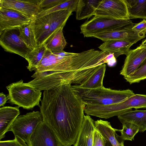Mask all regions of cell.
I'll return each mask as SVG.
<instances>
[{
	"label": "cell",
	"mask_w": 146,
	"mask_h": 146,
	"mask_svg": "<svg viewBox=\"0 0 146 146\" xmlns=\"http://www.w3.org/2000/svg\"><path fill=\"white\" fill-rule=\"evenodd\" d=\"M98 64L97 54L94 49L78 53L64 50L53 53L46 49L31 76L34 79L25 84L40 91L68 82L80 85L92 74Z\"/></svg>",
	"instance_id": "6da1fadb"
},
{
	"label": "cell",
	"mask_w": 146,
	"mask_h": 146,
	"mask_svg": "<svg viewBox=\"0 0 146 146\" xmlns=\"http://www.w3.org/2000/svg\"><path fill=\"white\" fill-rule=\"evenodd\" d=\"M70 82L44 90L40 112L43 121L51 129L62 146L76 142L84 116L86 105Z\"/></svg>",
	"instance_id": "7a4b0ae2"
},
{
	"label": "cell",
	"mask_w": 146,
	"mask_h": 146,
	"mask_svg": "<svg viewBox=\"0 0 146 146\" xmlns=\"http://www.w3.org/2000/svg\"><path fill=\"white\" fill-rule=\"evenodd\" d=\"M72 86L86 105H107L117 104L135 94L129 89L115 90L106 88L103 86L95 89L80 88L76 85Z\"/></svg>",
	"instance_id": "3957f363"
},
{
	"label": "cell",
	"mask_w": 146,
	"mask_h": 146,
	"mask_svg": "<svg viewBox=\"0 0 146 146\" xmlns=\"http://www.w3.org/2000/svg\"><path fill=\"white\" fill-rule=\"evenodd\" d=\"M146 108V95L135 94L118 103L107 105H86L87 115L108 119L132 110V108Z\"/></svg>",
	"instance_id": "277c9868"
},
{
	"label": "cell",
	"mask_w": 146,
	"mask_h": 146,
	"mask_svg": "<svg viewBox=\"0 0 146 146\" xmlns=\"http://www.w3.org/2000/svg\"><path fill=\"white\" fill-rule=\"evenodd\" d=\"M9 102L24 109H31L36 106L40 107L41 91L25 84L23 80L13 83L6 86Z\"/></svg>",
	"instance_id": "5b68a950"
},
{
	"label": "cell",
	"mask_w": 146,
	"mask_h": 146,
	"mask_svg": "<svg viewBox=\"0 0 146 146\" xmlns=\"http://www.w3.org/2000/svg\"><path fill=\"white\" fill-rule=\"evenodd\" d=\"M135 24L130 19H119L94 16L80 26L84 37H92L102 33L131 29Z\"/></svg>",
	"instance_id": "8992f818"
},
{
	"label": "cell",
	"mask_w": 146,
	"mask_h": 146,
	"mask_svg": "<svg viewBox=\"0 0 146 146\" xmlns=\"http://www.w3.org/2000/svg\"><path fill=\"white\" fill-rule=\"evenodd\" d=\"M43 121L40 111H35L18 116L8 129L15 136H17L28 145L32 134L38 124Z\"/></svg>",
	"instance_id": "52a82bcc"
},
{
	"label": "cell",
	"mask_w": 146,
	"mask_h": 146,
	"mask_svg": "<svg viewBox=\"0 0 146 146\" xmlns=\"http://www.w3.org/2000/svg\"><path fill=\"white\" fill-rule=\"evenodd\" d=\"M18 28L6 30L0 33V44L5 51L17 54L25 59L27 54L31 50L20 36Z\"/></svg>",
	"instance_id": "ba28073f"
},
{
	"label": "cell",
	"mask_w": 146,
	"mask_h": 146,
	"mask_svg": "<svg viewBox=\"0 0 146 146\" xmlns=\"http://www.w3.org/2000/svg\"><path fill=\"white\" fill-rule=\"evenodd\" d=\"M94 16L119 19H130L124 0H101Z\"/></svg>",
	"instance_id": "9c48e42d"
},
{
	"label": "cell",
	"mask_w": 146,
	"mask_h": 146,
	"mask_svg": "<svg viewBox=\"0 0 146 146\" xmlns=\"http://www.w3.org/2000/svg\"><path fill=\"white\" fill-rule=\"evenodd\" d=\"M29 146H62L51 129L43 121L40 123L32 135Z\"/></svg>",
	"instance_id": "30bf717a"
},
{
	"label": "cell",
	"mask_w": 146,
	"mask_h": 146,
	"mask_svg": "<svg viewBox=\"0 0 146 146\" xmlns=\"http://www.w3.org/2000/svg\"><path fill=\"white\" fill-rule=\"evenodd\" d=\"M31 20L16 10L0 7V33L6 30L18 28Z\"/></svg>",
	"instance_id": "8fae6325"
},
{
	"label": "cell",
	"mask_w": 146,
	"mask_h": 146,
	"mask_svg": "<svg viewBox=\"0 0 146 146\" xmlns=\"http://www.w3.org/2000/svg\"><path fill=\"white\" fill-rule=\"evenodd\" d=\"M41 0H0V7L16 10L32 20L41 11Z\"/></svg>",
	"instance_id": "7c38bea8"
},
{
	"label": "cell",
	"mask_w": 146,
	"mask_h": 146,
	"mask_svg": "<svg viewBox=\"0 0 146 146\" xmlns=\"http://www.w3.org/2000/svg\"><path fill=\"white\" fill-rule=\"evenodd\" d=\"M126 55L120 73L124 78L133 74L141 65L146 58V48L139 46L135 49L129 50Z\"/></svg>",
	"instance_id": "4fadbf2b"
},
{
	"label": "cell",
	"mask_w": 146,
	"mask_h": 146,
	"mask_svg": "<svg viewBox=\"0 0 146 146\" xmlns=\"http://www.w3.org/2000/svg\"><path fill=\"white\" fill-rule=\"evenodd\" d=\"M94 121L89 115H84L83 123L73 146H93Z\"/></svg>",
	"instance_id": "5bb4252c"
},
{
	"label": "cell",
	"mask_w": 146,
	"mask_h": 146,
	"mask_svg": "<svg viewBox=\"0 0 146 146\" xmlns=\"http://www.w3.org/2000/svg\"><path fill=\"white\" fill-rule=\"evenodd\" d=\"M92 37L97 38L104 42L111 40H122L134 44L142 39L131 29L101 33L95 35Z\"/></svg>",
	"instance_id": "9a60e30c"
},
{
	"label": "cell",
	"mask_w": 146,
	"mask_h": 146,
	"mask_svg": "<svg viewBox=\"0 0 146 146\" xmlns=\"http://www.w3.org/2000/svg\"><path fill=\"white\" fill-rule=\"evenodd\" d=\"M31 23L37 47L39 46L44 43L47 38L50 27L49 14L31 20Z\"/></svg>",
	"instance_id": "2e32d148"
},
{
	"label": "cell",
	"mask_w": 146,
	"mask_h": 146,
	"mask_svg": "<svg viewBox=\"0 0 146 146\" xmlns=\"http://www.w3.org/2000/svg\"><path fill=\"white\" fill-rule=\"evenodd\" d=\"M18 106L0 108V140L4 138L10 126L20 113Z\"/></svg>",
	"instance_id": "e0dca14e"
},
{
	"label": "cell",
	"mask_w": 146,
	"mask_h": 146,
	"mask_svg": "<svg viewBox=\"0 0 146 146\" xmlns=\"http://www.w3.org/2000/svg\"><path fill=\"white\" fill-rule=\"evenodd\" d=\"M134 44L122 40H111L104 42L98 48L101 50L113 54L116 58L119 56L126 55Z\"/></svg>",
	"instance_id": "ac0fdd59"
},
{
	"label": "cell",
	"mask_w": 146,
	"mask_h": 146,
	"mask_svg": "<svg viewBox=\"0 0 146 146\" xmlns=\"http://www.w3.org/2000/svg\"><path fill=\"white\" fill-rule=\"evenodd\" d=\"M94 123L96 129L109 141L112 146H124V141H119L116 129L112 127L110 122L100 119L95 121Z\"/></svg>",
	"instance_id": "d6986e66"
},
{
	"label": "cell",
	"mask_w": 146,
	"mask_h": 146,
	"mask_svg": "<svg viewBox=\"0 0 146 146\" xmlns=\"http://www.w3.org/2000/svg\"><path fill=\"white\" fill-rule=\"evenodd\" d=\"M120 121L127 122L137 126L139 131L146 130V110H131L117 116Z\"/></svg>",
	"instance_id": "ffe728a7"
},
{
	"label": "cell",
	"mask_w": 146,
	"mask_h": 146,
	"mask_svg": "<svg viewBox=\"0 0 146 146\" xmlns=\"http://www.w3.org/2000/svg\"><path fill=\"white\" fill-rule=\"evenodd\" d=\"M63 28L61 27L55 30L43 43L47 49L52 53H56L63 51L67 44L63 33Z\"/></svg>",
	"instance_id": "44dd1931"
},
{
	"label": "cell",
	"mask_w": 146,
	"mask_h": 146,
	"mask_svg": "<svg viewBox=\"0 0 146 146\" xmlns=\"http://www.w3.org/2000/svg\"><path fill=\"white\" fill-rule=\"evenodd\" d=\"M100 0H79L76 11V18L81 20L94 16Z\"/></svg>",
	"instance_id": "7402d4cb"
},
{
	"label": "cell",
	"mask_w": 146,
	"mask_h": 146,
	"mask_svg": "<svg viewBox=\"0 0 146 146\" xmlns=\"http://www.w3.org/2000/svg\"><path fill=\"white\" fill-rule=\"evenodd\" d=\"M106 66L105 64L101 65L85 81L76 86L80 88L86 89H95L103 86Z\"/></svg>",
	"instance_id": "603a6c76"
},
{
	"label": "cell",
	"mask_w": 146,
	"mask_h": 146,
	"mask_svg": "<svg viewBox=\"0 0 146 146\" xmlns=\"http://www.w3.org/2000/svg\"><path fill=\"white\" fill-rule=\"evenodd\" d=\"M127 6L129 19L146 20V0H124Z\"/></svg>",
	"instance_id": "cb8c5ba5"
},
{
	"label": "cell",
	"mask_w": 146,
	"mask_h": 146,
	"mask_svg": "<svg viewBox=\"0 0 146 146\" xmlns=\"http://www.w3.org/2000/svg\"><path fill=\"white\" fill-rule=\"evenodd\" d=\"M46 48L44 44L31 50L27 55L25 59L28 63L27 67L30 71H35L42 59Z\"/></svg>",
	"instance_id": "d4e9b609"
},
{
	"label": "cell",
	"mask_w": 146,
	"mask_h": 146,
	"mask_svg": "<svg viewBox=\"0 0 146 146\" xmlns=\"http://www.w3.org/2000/svg\"><path fill=\"white\" fill-rule=\"evenodd\" d=\"M19 36L27 46L31 50L37 47L35 37L30 22L19 28Z\"/></svg>",
	"instance_id": "484cf974"
},
{
	"label": "cell",
	"mask_w": 146,
	"mask_h": 146,
	"mask_svg": "<svg viewBox=\"0 0 146 146\" xmlns=\"http://www.w3.org/2000/svg\"><path fill=\"white\" fill-rule=\"evenodd\" d=\"M79 0H66L64 2L47 10L41 11L34 19L39 18L56 11L65 10L72 12L76 11Z\"/></svg>",
	"instance_id": "4316f807"
},
{
	"label": "cell",
	"mask_w": 146,
	"mask_h": 146,
	"mask_svg": "<svg viewBox=\"0 0 146 146\" xmlns=\"http://www.w3.org/2000/svg\"><path fill=\"white\" fill-rule=\"evenodd\" d=\"M122 129L121 130L116 129L121 133V135L119 137L123 140L132 141L135 135L139 131L138 127L135 125L128 122H122Z\"/></svg>",
	"instance_id": "83f0119b"
},
{
	"label": "cell",
	"mask_w": 146,
	"mask_h": 146,
	"mask_svg": "<svg viewBox=\"0 0 146 146\" xmlns=\"http://www.w3.org/2000/svg\"><path fill=\"white\" fill-rule=\"evenodd\" d=\"M130 84L139 83L146 79V58L138 68L132 74L124 78Z\"/></svg>",
	"instance_id": "f1b7e54d"
},
{
	"label": "cell",
	"mask_w": 146,
	"mask_h": 146,
	"mask_svg": "<svg viewBox=\"0 0 146 146\" xmlns=\"http://www.w3.org/2000/svg\"><path fill=\"white\" fill-rule=\"evenodd\" d=\"M132 30L142 39L145 37L146 20L143 19L141 22L135 24Z\"/></svg>",
	"instance_id": "f546056e"
},
{
	"label": "cell",
	"mask_w": 146,
	"mask_h": 146,
	"mask_svg": "<svg viewBox=\"0 0 146 146\" xmlns=\"http://www.w3.org/2000/svg\"><path fill=\"white\" fill-rule=\"evenodd\" d=\"M66 0H41L39 5L41 11L47 10L64 2Z\"/></svg>",
	"instance_id": "4dcf8cb0"
},
{
	"label": "cell",
	"mask_w": 146,
	"mask_h": 146,
	"mask_svg": "<svg viewBox=\"0 0 146 146\" xmlns=\"http://www.w3.org/2000/svg\"><path fill=\"white\" fill-rule=\"evenodd\" d=\"M0 146H29L25 141L17 136L12 140L0 141Z\"/></svg>",
	"instance_id": "1f68e13d"
},
{
	"label": "cell",
	"mask_w": 146,
	"mask_h": 146,
	"mask_svg": "<svg viewBox=\"0 0 146 146\" xmlns=\"http://www.w3.org/2000/svg\"><path fill=\"white\" fill-rule=\"evenodd\" d=\"M106 140L96 129L93 136V146H105Z\"/></svg>",
	"instance_id": "d6a6232c"
},
{
	"label": "cell",
	"mask_w": 146,
	"mask_h": 146,
	"mask_svg": "<svg viewBox=\"0 0 146 146\" xmlns=\"http://www.w3.org/2000/svg\"><path fill=\"white\" fill-rule=\"evenodd\" d=\"M9 100L8 96H6L3 92H1L0 93V106H3L7 101Z\"/></svg>",
	"instance_id": "836d02e7"
},
{
	"label": "cell",
	"mask_w": 146,
	"mask_h": 146,
	"mask_svg": "<svg viewBox=\"0 0 146 146\" xmlns=\"http://www.w3.org/2000/svg\"><path fill=\"white\" fill-rule=\"evenodd\" d=\"M139 46L143 47L146 48V38L142 40L141 43Z\"/></svg>",
	"instance_id": "e575fe53"
},
{
	"label": "cell",
	"mask_w": 146,
	"mask_h": 146,
	"mask_svg": "<svg viewBox=\"0 0 146 146\" xmlns=\"http://www.w3.org/2000/svg\"><path fill=\"white\" fill-rule=\"evenodd\" d=\"M105 146H112V145L109 141L106 140Z\"/></svg>",
	"instance_id": "d590c367"
},
{
	"label": "cell",
	"mask_w": 146,
	"mask_h": 146,
	"mask_svg": "<svg viewBox=\"0 0 146 146\" xmlns=\"http://www.w3.org/2000/svg\"><path fill=\"white\" fill-rule=\"evenodd\" d=\"M115 63H116V62H115ZM113 65H112V66H113Z\"/></svg>",
	"instance_id": "8d00e7d4"
}]
</instances>
